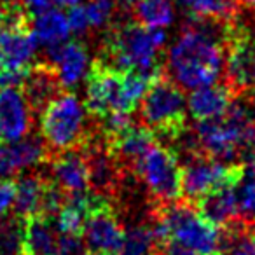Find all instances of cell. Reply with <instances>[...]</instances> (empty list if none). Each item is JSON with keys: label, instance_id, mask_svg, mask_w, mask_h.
Returning <instances> with one entry per match:
<instances>
[{"label": "cell", "instance_id": "34", "mask_svg": "<svg viewBox=\"0 0 255 255\" xmlns=\"http://www.w3.org/2000/svg\"><path fill=\"white\" fill-rule=\"evenodd\" d=\"M240 5H245V7H250V9H255V0H236Z\"/></svg>", "mask_w": 255, "mask_h": 255}, {"label": "cell", "instance_id": "10", "mask_svg": "<svg viewBox=\"0 0 255 255\" xmlns=\"http://www.w3.org/2000/svg\"><path fill=\"white\" fill-rule=\"evenodd\" d=\"M33 110L19 86L0 88V145H7L30 133Z\"/></svg>", "mask_w": 255, "mask_h": 255}, {"label": "cell", "instance_id": "11", "mask_svg": "<svg viewBox=\"0 0 255 255\" xmlns=\"http://www.w3.org/2000/svg\"><path fill=\"white\" fill-rule=\"evenodd\" d=\"M105 145L121 170H131L142 159V156L157 142V136L147 126L131 124L116 135L103 136Z\"/></svg>", "mask_w": 255, "mask_h": 255}, {"label": "cell", "instance_id": "1", "mask_svg": "<svg viewBox=\"0 0 255 255\" xmlns=\"http://www.w3.org/2000/svg\"><path fill=\"white\" fill-rule=\"evenodd\" d=\"M226 26L227 23L191 21L168 53V77L191 91L217 82L226 67Z\"/></svg>", "mask_w": 255, "mask_h": 255}, {"label": "cell", "instance_id": "31", "mask_svg": "<svg viewBox=\"0 0 255 255\" xmlns=\"http://www.w3.org/2000/svg\"><path fill=\"white\" fill-rule=\"evenodd\" d=\"M12 173L11 166H9V159H7V154H5V147L0 145V178L9 177Z\"/></svg>", "mask_w": 255, "mask_h": 255}, {"label": "cell", "instance_id": "4", "mask_svg": "<svg viewBox=\"0 0 255 255\" xmlns=\"http://www.w3.org/2000/svg\"><path fill=\"white\" fill-rule=\"evenodd\" d=\"M240 98L238 96L222 116L198 121L196 138L203 154L226 163H236V157L243 152L255 126L250 109Z\"/></svg>", "mask_w": 255, "mask_h": 255}, {"label": "cell", "instance_id": "5", "mask_svg": "<svg viewBox=\"0 0 255 255\" xmlns=\"http://www.w3.org/2000/svg\"><path fill=\"white\" fill-rule=\"evenodd\" d=\"M40 135L49 149L68 150L81 149L91 131L88 129V110L86 105L74 95L63 89L58 93L39 114Z\"/></svg>", "mask_w": 255, "mask_h": 255}, {"label": "cell", "instance_id": "28", "mask_svg": "<svg viewBox=\"0 0 255 255\" xmlns=\"http://www.w3.org/2000/svg\"><path fill=\"white\" fill-rule=\"evenodd\" d=\"M161 250H157L161 255H198L194 250H191L189 247H185V245L178 243V241L175 240H168L166 243L161 245Z\"/></svg>", "mask_w": 255, "mask_h": 255}, {"label": "cell", "instance_id": "18", "mask_svg": "<svg viewBox=\"0 0 255 255\" xmlns=\"http://www.w3.org/2000/svg\"><path fill=\"white\" fill-rule=\"evenodd\" d=\"M58 247V229L51 219L35 215L25 219V238L23 254L25 255H54Z\"/></svg>", "mask_w": 255, "mask_h": 255}, {"label": "cell", "instance_id": "12", "mask_svg": "<svg viewBox=\"0 0 255 255\" xmlns=\"http://www.w3.org/2000/svg\"><path fill=\"white\" fill-rule=\"evenodd\" d=\"M53 182L65 194H81L89 191L88 163L82 149H68L53 154L49 159Z\"/></svg>", "mask_w": 255, "mask_h": 255}, {"label": "cell", "instance_id": "33", "mask_svg": "<svg viewBox=\"0 0 255 255\" xmlns=\"http://www.w3.org/2000/svg\"><path fill=\"white\" fill-rule=\"evenodd\" d=\"M248 109H250L252 119L255 121V86H254V88H252V93H250V102H248Z\"/></svg>", "mask_w": 255, "mask_h": 255}, {"label": "cell", "instance_id": "17", "mask_svg": "<svg viewBox=\"0 0 255 255\" xmlns=\"http://www.w3.org/2000/svg\"><path fill=\"white\" fill-rule=\"evenodd\" d=\"M4 147L12 173L26 170V168L39 166V164L44 163H49L51 156L54 154L44 138L28 136V135L16 140L12 143H7Z\"/></svg>", "mask_w": 255, "mask_h": 255}, {"label": "cell", "instance_id": "32", "mask_svg": "<svg viewBox=\"0 0 255 255\" xmlns=\"http://www.w3.org/2000/svg\"><path fill=\"white\" fill-rule=\"evenodd\" d=\"M56 5H61V7H74V5L81 4V0H51Z\"/></svg>", "mask_w": 255, "mask_h": 255}, {"label": "cell", "instance_id": "14", "mask_svg": "<svg viewBox=\"0 0 255 255\" xmlns=\"http://www.w3.org/2000/svg\"><path fill=\"white\" fill-rule=\"evenodd\" d=\"M19 88L23 89L33 114H40L42 109L58 95L63 91L60 79L54 68L49 63L30 65L25 72V77Z\"/></svg>", "mask_w": 255, "mask_h": 255}, {"label": "cell", "instance_id": "6", "mask_svg": "<svg viewBox=\"0 0 255 255\" xmlns=\"http://www.w3.org/2000/svg\"><path fill=\"white\" fill-rule=\"evenodd\" d=\"M140 116L156 136H163L173 142L185 129L187 98L182 88L168 77L166 72L159 74L140 102Z\"/></svg>", "mask_w": 255, "mask_h": 255}, {"label": "cell", "instance_id": "26", "mask_svg": "<svg viewBox=\"0 0 255 255\" xmlns=\"http://www.w3.org/2000/svg\"><path fill=\"white\" fill-rule=\"evenodd\" d=\"M114 7H116L114 0H89L88 4L82 5L89 30L105 26L112 18Z\"/></svg>", "mask_w": 255, "mask_h": 255}, {"label": "cell", "instance_id": "29", "mask_svg": "<svg viewBox=\"0 0 255 255\" xmlns=\"http://www.w3.org/2000/svg\"><path fill=\"white\" fill-rule=\"evenodd\" d=\"M21 5L30 14V18H35L51 7V0H21Z\"/></svg>", "mask_w": 255, "mask_h": 255}, {"label": "cell", "instance_id": "19", "mask_svg": "<svg viewBox=\"0 0 255 255\" xmlns=\"http://www.w3.org/2000/svg\"><path fill=\"white\" fill-rule=\"evenodd\" d=\"M49 178H44L37 173L23 175L18 182H14V213L21 219H30L42 213V203Z\"/></svg>", "mask_w": 255, "mask_h": 255}, {"label": "cell", "instance_id": "27", "mask_svg": "<svg viewBox=\"0 0 255 255\" xmlns=\"http://www.w3.org/2000/svg\"><path fill=\"white\" fill-rule=\"evenodd\" d=\"M14 180H9L7 177L0 178V219L7 215L9 208L14 201Z\"/></svg>", "mask_w": 255, "mask_h": 255}, {"label": "cell", "instance_id": "36", "mask_svg": "<svg viewBox=\"0 0 255 255\" xmlns=\"http://www.w3.org/2000/svg\"><path fill=\"white\" fill-rule=\"evenodd\" d=\"M154 255H161V254H159V252H156V254H154Z\"/></svg>", "mask_w": 255, "mask_h": 255}, {"label": "cell", "instance_id": "13", "mask_svg": "<svg viewBox=\"0 0 255 255\" xmlns=\"http://www.w3.org/2000/svg\"><path fill=\"white\" fill-rule=\"evenodd\" d=\"M47 63L54 68L58 79H60L63 89L74 88L81 82V79L86 75L89 65V56L86 47L81 42L75 40H65L56 46L47 47Z\"/></svg>", "mask_w": 255, "mask_h": 255}, {"label": "cell", "instance_id": "38", "mask_svg": "<svg viewBox=\"0 0 255 255\" xmlns=\"http://www.w3.org/2000/svg\"><path fill=\"white\" fill-rule=\"evenodd\" d=\"M21 255H25V254H21Z\"/></svg>", "mask_w": 255, "mask_h": 255}, {"label": "cell", "instance_id": "16", "mask_svg": "<svg viewBox=\"0 0 255 255\" xmlns=\"http://www.w3.org/2000/svg\"><path fill=\"white\" fill-rule=\"evenodd\" d=\"M234 185H224V187L215 189L194 203L198 212L220 229L231 226L236 220H241Z\"/></svg>", "mask_w": 255, "mask_h": 255}, {"label": "cell", "instance_id": "3", "mask_svg": "<svg viewBox=\"0 0 255 255\" xmlns=\"http://www.w3.org/2000/svg\"><path fill=\"white\" fill-rule=\"evenodd\" d=\"M152 81L138 72H119L95 60L88 74L86 110L98 119L112 112L131 114Z\"/></svg>", "mask_w": 255, "mask_h": 255}, {"label": "cell", "instance_id": "30", "mask_svg": "<svg viewBox=\"0 0 255 255\" xmlns=\"http://www.w3.org/2000/svg\"><path fill=\"white\" fill-rule=\"evenodd\" d=\"M245 156V159L248 161V164H250V168H254L255 170V129L254 133H252V136L248 138L247 145H245L243 152H241Z\"/></svg>", "mask_w": 255, "mask_h": 255}, {"label": "cell", "instance_id": "21", "mask_svg": "<svg viewBox=\"0 0 255 255\" xmlns=\"http://www.w3.org/2000/svg\"><path fill=\"white\" fill-rule=\"evenodd\" d=\"M191 21L229 23L236 18V0H178Z\"/></svg>", "mask_w": 255, "mask_h": 255}, {"label": "cell", "instance_id": "7", "mask_svg": "<svg viewBox=\"0 0 255 255\" xmlns=\"http://www.w3.org/2000/svg\"><path fill=\"white\" fill-rule=\"evenodd\" d=\"M133 173L145 184L156 203H170L180 199L182 166L177 154L168 147L154 143L135 164Z\"/></svg>", "mask_w": 255, "mask_h": 255}, {"label": "cell", "instance_id": "9", "mask_svg": "<svg viewBox=\"0 0 255 255\" xmlns=\"http://www.w3.org/2000/svg\"><path fill=\"white\" fill-rule=\"evenodd\" d=\"M123 224L107 196L93 192V203L82 227V240L91 255H117L124 241Z\"/></svg>", "mask_w": 255, "mask_h": 255}, {"label": "cell", "instance_id": "35", "mask_svg": "<svg viewBox=\"0 0 255 255\" xmlns=\"http://www.w3.org/2000/svg\"><path fill=\"white\" fill-rule=\"evenodd\" d=\"M82 255H91V254H89V252H86V254H82Z\"/></svg>", "mask_w": 255, "mask_h": 255}, {"label": "cell", "instance_id": "25", "mask_svg": "<svg viewBox=\"0 0 255 255\" xmlns=\"http://www.w3.org/2000/svg\"><path fill=\"white\" fill-rule=\"evenodd\" d=\"M157 241L149 226H135L124 234L123 247L117 255H154Z\"/></svg>", "mask_w": 255, "mask_h": 255}, {"label": "cell", "instance_id": "24", "mask_svg": "<svg viewBox=\"0 0 255 255\" xmlns=\"http://www.w3.org/2000/svg\"><path fill=\"white\" fill-rule=\"evenodd\" d=\"M236 199L240 219L247 224L255 222V170L254 168H243L236 185Z\"/></svg>", "mask_w": 255, "mask_h": 255}, {"label": "cell", "instance_id": "2", "mask_svg": "<svg viewBox=\"0 0 255 255\" xmlns=\"http://www.w3.org/2000/svg\"><path fill=\"white\" fill-rule=\"evenodd\" d=\"M166 44L163 28H150L138 21L116 25L107 35L98 60L119 72H138L150 79L163 74L159 53Z\"/></svg>", "mask_w": 255, "mask_h": 255}, {"label": "cell", "instance_id": "15", "mask_svg": "<svg viewBox=\"0 0 255 255\" xmlns=\"http://www.w3.org/2000/svg\"><path fill=\"white\" fill-rule=\"evenodd\" d=\"M238 96L227 84H206L192 89L187 98V110L194 121H206L219 117L229 109Z\"/></svg>", "mask_w": 255, "mask_h": 255}, {"label": "cell", "instance_id": "8", "mask_svg": "<svg viewBox=\"0 0 255 255\" xmlns=\"http://www.w3.org/2000/svg\"><path fill=\"white\" fill-rule=\"evenodd\" d=\"M243 164L226 163L206 154H198L185 161L182 166L180 187L184 199L196 203L224 185H234L243 171Z\"/></svg>", "mask_w": 255, "mask_h": 255}, {"label": "cell", "instance_id": "37", "mask_svg": "<svg viewBox=\"0 0 255 255\" xmlns=\"http://www.w3.org/2000/svg\"><path fill=\"white\" fill-rule=\"evenodd\" d=\"M254 75H255V65H254Z\"/></svg>", "mask_w": 255, "mask_h": 255}, {"label": "cell", "instance_id": "22", "mask_svg": "<svg viewBox=\"0 0 255 255\" xmlns=\"http://www.w3.org/2000/svg\"><path fill=\"white\" fill-rule=\"evenodd\" d=\"M136 21L150 28H164L173 21L171 0H136L131 7Z\"/></svg>", "mask_w": 255, "mask_h": 255}, {"label": "cell", "instance_id": "23", "mask_svg": "<svg viewBox=\"0 0 255 255\" xmlns=\"http://www.w3.org/2000/svg\"><path fill=\"white\" fill-rule=\"evenodd\" d=\"M25 238V219L19 215L0 219V255H21Z\"/></svg>", "mask_w": 255, "mask_h": 255}, {"label": "cell", "instance_id": "20", "mask_svg": "<svg viewBox=\"0 0 255 255\" xmlns=\"http://www.w3.org/2000/svg\"><path fill=\"white\" fill-rule=\"evenodd\" d=\"M32 32L37 44H42L46 47L65 42L68 33H70L67 14H63L58 9L49 7L47 11L40 12L39 16L33 18Z\"/></svg>", "mask_w": 255, "mask_h": 255}]
</instances>
